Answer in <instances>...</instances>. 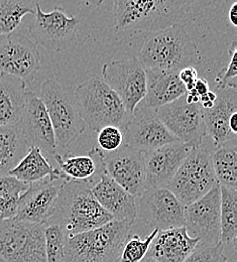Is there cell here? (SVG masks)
<instances>
[{
    "label": "cell",
    "mask_w": 237,
    "mask_h": 262,
    "mask_svg": "<svg viewBox=\"0 0 237 262\" xmlns=\"http://www.w3.org/2000/svg\"><path fill=\"white\" fill-rule=\"evenodd\" d=\"M93 184L84 181H65L60 189L51 218L46 225L55 224L65 237L98 228L113 220L92 194Z\"/></svg>",
    "instance_id": "6da1fadb"
},
{
    "label": "cell",
    "mask_w": 237,
    "mask_h": 262,
    "mask_svg": "<svg viewBox=\"0 0 237 262\" xmlns=\"http://www.w3.org/2000/svg\"><path fill=\"white\" fill-rule=\"evenodd\" d=\"M197 0H113L117 31L157 32L176 24Z\"/></svg>",
    "instance_id": "7a4b0ae2"
},
{
    "label": "cell",
    "mask_w": 237,
    "mask_h": 262,
    "mask_svg": "<svg viewBox=\"0 0 237 262\" xmlns=\"http://www.w3.org/2000/svg\"><path fill=\"white\" fill-rule=\"evenodd\" d=\"M137 60L144 69L179 72L199 63L197 46L184 26L176 24L145 38Z\"/></svg>",
    "instance_id": "3957f363"
},
{
    "label": "cell",
    "mask_w": 237,
    "mask_h": 262,
    "mask_svg": "<svg viewBox=\"0 0 237 262\" xmlns=\"http://www.w3.org/2000/svg\"><path fill=\"white\" fill-rule=\"evenodd\" d=\"M133 224L112 220L66 238L62 262H118Z\"/></svg>",
    "instance_id": "277c9868"
},
{
    "label": "cell",
    "mask_w": 237,
    "mask_h": 262,
    "mask_svg": "<svg viewBox=\"0 0 237 262\" xmlns=\"http://www.w3.org/2000/svg\"><path fill=\"white\" fill-rule=\"evenodd\" d=\"M74 96L86 127L91 130L98 132L109 125L121 129L131 117L118 95L98 77L80 84Z\"/></svg>",
    "instance_id": "5b68a950"
},
{
    "label": "cell",
    "mask_w": 237,
    "mask_h": 262,
    "mask_svg": "<svg viewBox=\"0 0 237 262\" xmlns=\"http://www.w3.org/2000/svg\"><path fill=\"white\" fill-rule=\"evenodd\" d=\"M39 98L49 114L57 149L67 148L86 129L76 100L53 79H48L41 84Z\"/></svg>",
    "instance_id": "8992f818"
},
{
    "label": "cell",
    "mask_w": 237,
    "mask_h": 262,
    "mask_svg": "<svg viewBox=\"0 0 237 262\" xmlns=\"http://www.w3.org/2000/svg\"><path fill=\"white\" fill-rule=\"evenodd\" d=\"M44 224L0 221V262H47Z\"/></svg>",
    "instance_id": "52a82bcc"
},
{
    "label": "cell",
    "mask_w": 237,
    "mask_h": 262,
    "mask_svg": "<svg viewBox=\"0 0 237 262\" xmlns=\"http://www.w3.org/2000/svg\"><path fill=\"white\" fill-rule=\"evenodd\" d=\"M216 184L210 152L201 145L190 150L167 189L188 206L205 196Z\"/></svg>",
    "instance_id": "ba28073f"
},
{
    "label": "cell",
    "mask_w": 237,
    "mask_h": 262,
    "mask_svg": "<svg viewBox=\"0 0 237 262\" xmlns=\"http://www.w3.org/2000/svg\"><path fill=\"white\" fill-rule=\"evenodd\" d=\"M34 19L29 26L34 42L49 52L62 53L76 41V34L80 20L69 15L62 7L45 12L36 3Z\"/></svg>",
    "instance_id": "9c48e42d"
},
{
    "label": "cell",
    "mask_w": 237,
    "mask_h": 262,
    "mask_svg": "<svg viewBox=\"0 0 237 262\" xmlns=\"http://www.w3.org/2000/svg\"><path fill=\"white\" fill-rule=\"evenodd\" d=\"M156 112L165 127L180 142L193 148L202 145L207 134L200 103L189 104L185 94L169 104L157 108Z\"/></svg>",
    "instance_id": "30bf717a"
},
{
    "label": "cell",
    "mask_w": 237,
    "mask_h": 262,
    "mask_svg": "<svg viewBox=\"0 0 237 262\" xmlns=\"http://www.w3.org/2000/svg\"><path fill=\"white\" fill-rule=\"evenodd\" d=\"M102 80L121 100L132 115L146 95V73L137 58L112 61L103 66Z\"/></svg>",
    "instance_id": "8fae6325"
},
{
    "label": "cell",
    "mask_w": 237,
    "mask_h": 262,
    "mask_svg": "<svg viewBox=\"0 0 237 262\" xmlns=\"http://www.w3.org/2000/svg\"><path fill=\"white\" fill-rule=\"evenodd\" d=\"M121 131L123 144L142 152L179 141L159 119L156 109L147 107L143 100L136 106Z\"/></svg>",
    "instance_id": "7c38bea8"
},
{
    "label": "cell",
    "mask_w": 237,
    "mask_h": 262,
    "mask_svg": "<svg viewBox=\"0 0 237 262\" xmlns=\"http://www.w3.org/2000/svg\"><path fill=\"white\" fill-rule=\"evenodd\" d=\"M136 217L153 229L185 226V206L167 188L145 189L137 196Z\"/></svg>",
    "instance_id": "4fadbf2b"
},
{
    "label": "cell",
    "mask_w": 237,
    "mask_h": 262,
    "mask_svg": "<svg viewBox=\"0 0 237 262\" xmlns=\"http://www.w3.org/2000/svg\"><path fill=\"white\" fill-rule=\"evenodd\" d=\"M37 46L18 32L0 36V73L18 78L26 84L33 81L41 67Z\"/></svg>",
    "instance_id": "5bb4252c"
},
{
    "label": "cell",
    "mask_w": 237,
    "mask_h": 262,
    "mask_svg": "<svg viewBox=\"0 0 237 262\" xmlns=\"http://www.w3.org/2000/svg\"><path fill=\"white\" fill-rule=\"evenodd\" d=\"M185 227L200 245L215 246L220 243V186L192 204L185 206Z\"/></svg>",
    "instance_id": "9a60e30c"
},
{
    "label": "cell",
    "mask_w": 237,
    "mask_h": 262,
    "mask_svg": "<svg viewBox=\"0 0 237 262\" xmlns=\"http://www.w3.org/2000/svg\"><path fill=\"white\" fill-rule=\"evenodd\" d=\"M103 163L107 173L136 199L146 189L144 152L122 144L114 151H103Z\"/></svg>",
    "instance_id": "2e32d148"
},
{
    "label": "cell",
    "mask_w": 237,
    "mask_h": 262,
    "mask_svg": "<svg viewBox=\"0 0 237 262\" xmlns=\"http://www.w3.org/2000/svg\"><path fill=\"white\" fill-rule=\"evenodd\" d=\"M65 181L62 177L46 178L30 184L28 190L19 198L14 218L46 225L52 216L56 200Z\"/></svg>",
    "instance_id": "e0dca14e"
},
{
    "label": "cell",
    "mask_w": 237,
    "mask_h": 262,
    "mask_svg": "<svg viewBox=\"0 0 237 262\" xmlns=\"http://www.w3.org/2000/svg\"><path fill=\"white\" fill-rule=\"evenodd\" d=\"M18 126L29 147L36 146L46 157H54L57 152L54 129L42 101L34 92L27 93V102Z\"/></svg>",
    "instance_id": "ac0fdd59"
},
{
    "label": "cell",
    "mask_w": 237,
    "mask_h": 262,
    "mask_svg": "<svg viewBox=\"0 0 237 262\" xmlns=\"http://www.w3.org/2000/svg\"><path fill=\"white\" fill-rule=\"evenodd\" d=\"M192 148L176 141L144 152L146 189L167 188Z\"/></svg>",
    "instance_id": "d6986e66"
},
{
    "label": "cell",
    "mask_w": 237,
    "mask_h": 262,
    "mask_svg": "<svg viewBox=\"0 0 237 262\" xmlns=\"http://www.w3.org/2000/svg\"><path fill=\"white\" fill-rule=\"evenodd\" d=\"M91 191L102 208L111 215L113 220L135 223L136 198L119 186L107 173L105 167L100 172L99 180L92 186Z\"/></svg>",
    "instance_id": "ffe728a7"
},
{
    "label": "cell",
    "mask_w": 237,
    "mask_h": 262,
    "mask_svg": "<svg viewBox=\"0 0 237 262\" xmlns=\"http://www.w3.org/2000/svg\"><path fill=\"white\" fill-rule=\"evenodd\" d=\"M217 98L211 109H202L206 134L217 147L230 140L236 139L229 128V118L237 112L236 88H217Z\"/></svg>",
    "instance_id": "44dd1931"
},
{
    "label": "cell",
    "mask_w": 237,
    "mask_h": 262,
    "mask_svg": "<svg viewBox=\"0 0 237 262\" xmlns=\"http://www.w3.org/2000/svg\"><path fill=\"white\" fill-rule=\"evenodd\" d=\"M198 243L199 240L192 238L185 226L159 230L147 256L158 262H184Z\"/></svg>",
    "instance_id": "7402d4cb"
},
{
    "label": "cell",
    "mask_w": 237,
    "mask_h": 262,
    "mask_svg": "<svg viewBox=\"0 0 237 262\" xmlns=\"http://www.w3.org/2000/svg\"><path fill=\"white\" fill-rule=\"evenodd\" d=\"M146 95L144 103L147 107L157 109L174 102L187 93L179 79V72L145 69Z\"/></svg>",
    "instance_id": "603a6c76"
},
{
    "label": "cell",
    "mask_w": 237,
    "mask_h": 262,
    "mask_svg": "<svg viewBox=\"0 0 237 262\" xmlns=\"http://www.w3.org/2000/svg\"><path fill=\"white\" fill-rule=\"evenodd\" d=\"M59 165L61 177L68 180L84 181L95 184L100 177L102 169L105 167L103 163V151L94 147L87 156H74L65 154L62 156L56 152L53 157Z\"/></svg>",
    "instance_id": "cb8c5ba5"
},
{
    "label": "cell",
    "mask_w": 237,
    "mask_h": 262,
    "mask_svg": "<svg viewBox=\"0 0 237 262\" xmlns=\"http://www.w3.org/2000/svg\"><path fill=\"white\" fill-rule=\"evenodd\" d=\"M27 84L0 73V126L18 125L27 102Z\"/></svg>",
    "instance_id": "d4e9b609"
},
{
    "label": "cell",
    "mask_w": 237,
    "mask_h": 262,
    "mask_svg": "<svg viewBox=\"0 0 237 262\" xmlns=\"http://www.w3.org/2000/svg\"><path fill=\"white\" fill-rule=\"evenodd\" d=\"M10 176L27 184L44 180L46 178L56 179L61 177L58 168H54L42 151L36 147H29L28 152L10 171Z\"/></svg>",
    "instance_id": "484cf974"
},
{
    "label": "cell",
    "mask_w": 237,
    "mask_h": 262,
    "mask_svg": "<svg viewBox=\"0 0 237 262\" xmlns=\"http://www.w3.org/2000/svg\"><path fill=\"white\" fill-rule=\"evenodd\" d=\"M211 163L217 184L220 187L237 189L236 139L216 147L210 154Z\"/></svg>",
    "instance_id": "4316f807"
},
{
    "label": "cell",
    "mask_w": 237,
    "mask_h": 262,
    "mask_svg": "<svg viewBox=\"0 0 237 262\" xmlns=\"http://www.w3.org/2000/svg\"><path fill=\"white\" fill-rule=\"evenodd\" d=\"M28 150L18 125L0 126V177L8 174Z\"/></svg>",
    "instance_id": "83f0119b"
},
{
    "label": "cell",
    "mask_w": 237,
    "mask_h": 262,
    "mask_svg": "<svg viewBox=\"0 0 237 262\" xmlns=\"http://www.w3.org/2000/svg\"><path fill=\"white\" fill-rule=\"evenodd\" d=\"M237 237V190L220 187V242L235 247Z\"/></svg>",
    "instance_id": "f1b7e54d"
},
{
    "label": "cell",
    "mask_w": 237,
    "mask_h": 262,
    "mask_svg": "<svg viewBox=\"0 0 237 262\" xmlns=\"http://www.w3.org/2000/svg\"><path fill=\"white\" fill-rule=\"evenodd\" d=\"M37 0H0V36L15 32L23 18L35 13Z\"/></svg>",
    "instance_id": "f546056e"
},
{
    "label": "cell",
    "mask_w": 237,
    "mask_h": 262,
    "mask_svg": "<svg viewBox=\"0 0 237 262\" xmlns=\"http://www.w3.org/2000/svg\"><path fill=\"white\" fill-rule=\"evenodd\" d=\"M29 185L10 174L0 177V221L15 217L19 198Z\"/></svg>",
    "instance_id": "4dcf8cb0"
},
{
    "label": "cell",
    "mask_w": 237,
    "mask_h": 262,
    "mask_svg": "<svg viewBox=\"0 0 237 262\" xmlns=\"http://www.w3.org/2000/svg\"><path fill=\"white\" fill-rule=\"evenodd\" d=\"M158 231V229H153L143 240L137 235L128 236L122 248L118 262L142 261L147 256L148 250Z\"/></svg>",
    "instance_id": "1f68e13d"
},
{
    "label": "cell",
    "mask_w": 237,
    "mask_h": 262,
    "mask_svg": "<svg viewBox=\"0 0 237 262\" xmlns=\"http://www.w3.org/2000/svg\"><path fill=\"white\" fill-rule=\"evenodd\" d=\"M65 234L58 225H46L45 249L47 262H62L65 252Z\"/></svg>",
    "instance_id": "d6a6232c"
},
{
    "label": "cell",
    "mask_w": 237,
    "mask_h": 262,
    "mask_svg": "<svg viewBox=\"0 0 237 262\" xmlns=\"http://www.w3.org/2000/svg\"><path fill=\"white\" fill-rule=\"evenodd\" d=\"M184 262H227L224 244L221 242L215 246L197 244L196 248Z\"/></svg>",
    "instance_id": "836d02e7"
},
{
    "label": "cell",
    "mask_w": 237,
    "mask_h": 262,
    "mask_svg": "<svg viewBox=\"0 0 237 262\" xmlns=\"http://www.w3.org/2000/svg\"><path fill=\"white\" fill-rule=\"evenodd\" d=\"M229 52V64L226 68L221 70L216 75V83L217 88H236L237 76V42L233 41L231 48L228 50Z\"/></svg>",
    "instance_id": "e575fe53"
},
{
    "label": "cell",
    "mask_w": 237,
    "mask_h": 262,
    "mask_svg": "<svg viewBox=\"0 0 237 262\" xmlns=\"http://www.w3.org/2000/svg\"><path fill=\"white\" fill-rule=\"evenodd\" d=\"M97 141L102 151H114L123 144L122 131L116 126H105L98 131Z\"/></svg>",
    "instance_id": "d590c367"
},
{
    "label": "cell",
    "mask_w": 237,
    "mask_h": 262,
    "mask_svg": "<svg viewBox=\"0 0 237 262\" xmlns=\"http://www.w3.org/2000/svg\"><path fill=\"white\" fill-rule=\"evenodd\" d=\"M178 75H179L180 81L185 86L187 92H189V91L194 89L195 82H196V80L198 78V74H197V71H196L195 67L189 66V67L183 68V69H181L179 71Z\"/></svg>",
    "instance_id": "8d00e7d4"
},
{
    "label": "cell",
    "mask_w": 237,
    "mask_h": 262,
    "mask_svg": "<svg viewBox=\"0 0 237 262\" xmlns=\"http://www.w3.org/2000/svg\"><path fill=\"white\" fill-rule=\"evenodd\" d=\"M191 91H194L199 97H201V96L205 95L207 92L210 91L209 84H208V82L205 79L197 78V80L195 82V85H194V89L191 90Z\"/></svg>",
    "instance_id": "74e56055"
},
{
    "label": "cell",
    "mask_w": 237,
    "mask_h": 262,
    "mask_svg": "<svg viewBox=\"0 0 237 262\" xmlns=\"http://www.w3.org/2000/svg\"><path fill=\"white\" fill-rule=\"evenodd\" d=\"M229 21L232 24L233 27H237V2H233L229 9V14H228Z\"/></svg>",
    "instance_id": "f35d334b"
},
{
    "label": "cell",
    "mask_w": 237,
    "mask_h": 262,
    "mask_svg": "<svg viewBox=\"0 0 237 262\" xmlns=\"http://www.w3.org/2000/svg\"><path fill=\"white\" fill-rule=\"evenodd\" d=\"M229 128L234 134H237V112H234L229 118Z\"/></svg>",
    "instance_id": "ab89813d"
},
{
    "label": "cell",
    "mask_w": 237,
    "mask_h": 262,
    "mask_svg": "<svg viewBox=\"0 0 237 262\" xmlns=\"http://www.w3.org/2000/svg\"><path fill=\"white\" fill-rule=\"evenodd\" d=\"M86 3V5H93V6H96V7H99L103 4V2L105 0H82Z\"/></svg>",
    "instance_id": "60d3db41"
},
{
    "label": "cell",
    "mask_w": 237,
    "mask_h": 262,
    "mask_svg": "<svg viewBox=\"0 0 237 262\" xmlns=\"http://www.w3.org/2000/svg\"><path fill=\"white\" fill-rule=\"evenodd\" d=\"M140 262H158V261H156V260H155V259H153V258H152V257H149V256H146V257H145V258H144V259H143V260H142V261H140Z\"/></svg>",
    "instance_id": "b9f144b4"
},
{
    "label": "cell",
    "mask_w": 237,
    "mask_h": 262,
    "mask_svg": "<svg viewBox=\"0 0 237 262\" xmlns=\"http://www.w3.org/2000/svg\"><path fill=\"white\" fill-rule=\"evenodd\" d=\"M233 262H234V261H233Z\"/></svg>",
    "instance_id": "7bdbcfd3"
}]
</instances>
